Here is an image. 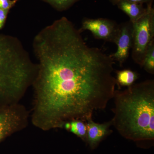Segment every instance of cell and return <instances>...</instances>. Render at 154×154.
I'll return each instance as SVG.
<instances>
[{"instance_id": "obj_11", "label": "cell", "mask_w": 154, "mask_h": 154, "mask_svg": "<svg viewBox=\"0 0 154 154\" xmlns=\"http://www.w3.org/2000/svg\"><path fill=\"white\" fill-rule=\"evenodd\" d=\"M62 127L86 141L87 126L85 122L81 119H73L65 122Z\"/></svg>"}, {"instance_id": "obj_3", "label": "cell", "mask_w": 154, "mask_h": 154, "mask_svg": "<svg viewBox=\"0 0 154 154\" xmlns=\"http://www.w3.org/2000/svg\"><path fill=\"white\" fill-rule=\"evenodd\" d=\"M36 66L19 38L0 33V104H11L25 92Z\"/></svg>"}, {"instance_id": "obj_6", "label": "cell", "mask_w": 154, "mask_h": 154, "mask_svg": "<svg viewBox=\"0 0 154 154\" xmlns=\"http://www.w3.org/2000/svg\"><path fill=\"white\" fill-rule=\"evenodd\" d=\"M113 43L116 44L117 50L110 56L120 66H122L128 58L132 47L133 25L130 21L119 24Z\"/></svg>"}, {"instance_id": "obj_17", "label": "cell", "mask_w": 154, "mask_h": 154, "mask_svg": "<svg viewBox=\"0 0 154 154\" xmlns=\"http://www.w3.org/2000/svg\"><path fill=\"white\" fill-rule=\"evenodd\" d=\"M110 1V2L112 3L113 5H116L117 3L119 1H120V0H109Z\"/></svg>"}, {"instance_id": "obj_15", "label": "cell", "mask_w": 154, "mask_h": 154, "mask_svg": "<svg viewBox=\"0 0 154 154\" xmlns=\"http://www.w3.org/2000/svg\"><path fill=\"white\" fill-rule=\"evenodd\" d=\"M10 11L0 9V31L5 27Z\"/></svg>"}, {"instance_id": "obj_12", "label": "cell", "mask_w": 154, "mask_h": 154, "mask_svg": "<svg viewBox=\"0 0 154 154\" xmlns=\"http://www.w3.org/2000/svg\"><path fill=\"white\" fill-rule=\"evenodd\" d=\"M59 12L66 11L80 0H41Z\"/></svg>"}, {"instance_id": "obj_16", "label": "cell", "mask_w": 154, "mask_h": 154, "mask_svg": "<svg viewBox=\"0 0 154 154\" xmlns=\"http://www.w3.org/2000/svg\"><path fill=\"white\" fill-rule=\"evenodd\" d=\"M127 1L143 5L144 4H146V5L152 4L153 2V0H127Z\"/></svg>"}, {"instance_id": "obj_13", "label": "cell", "mask_w": 154, "mask_h": 154, "mask_svg": "<svg viewBox=\"0 0 154 154\" xmlns=\"http://www.w3.org/2000/svg\"><path fill=\"white\" fill-rule=\"evenodd\" d=\"M143 67L147 72L154 74V42L151 45L146 52Z\"/></svg>"}, {"instance_id": "obj_14", "label": "cell", "mask_w": 154, "mask_h": 154, "mask_svg": "<svg viewBox=\"0 0 154 154\" xmlns=\"http://www.w3.org/2000/svg\"><path fill=\"white\" fill-rule=\"evenodd\" d=\"M19 0H0V9L10 11Z\"/></svg>"}, {"instance_id": "obj_9", "label": "cell", "mask_w": 154, "mask_h": 154, "mask_svg": "<svg viewBox=\"0 0 154 154\" xmlns=\"http://www.w3.org/2000/svg\"><path fill=\"white\" fill-rule=\"evenodd\" d=\"M118 8L129 17L132 23L139 19L146 11L147 8H144L143 5L132 2L127 0H120L116 4Z\"/></svg>"}, {"instance_id": "obj_8", "label": "cell", "mask_w": 154, "mask_h": 154, "mask_svg": "<svg viewBox=\"0 0 154 154\" xmlns=\"http://www.w3.org/2000/svg\"><path fill=\"white\" fill-rule=\"evenodd\" d=\"M85 122L87 126L86 141L91 149H94L111 133L110 128L112 125V122L110 120L105 123H99L91 118Z\"/></svg>"}, {"instance_id": "obj_7", "label": "cell", "mask_w": 154, "mask_h": 154, "mask_svg": "<svg viewBox=\"0 0 154 154\" xmlns=\"http://www.w3.org/2000/svg\"><path fill=\"white\" fill-rule=\"evenodd\" d=\"M20 116L12 105H0V141L17 130Z\"/></svg>"}, {"instance_id": "obj_2", "label": "cell", "mask_w": 154, "mask_h": 154, "mask_svg": "<svg viewBox=\"0 0 154 154\" xmlns=\"http://www.w3.org/2000/svg\"><path fill=\"white\" fill-rule=\"evenodd\" d=\"M112 125L123 137L137 142L154 140V81L116 90Z\"/></svg>"}, {"instance_id": "obj_10", "label": "cell", "mask_w": 154, "mask_h": 154, "mask_svg": "<svg viewBox=\"0 0 154 154\" xmlns=\"http://www.w3.org/2000/svg\"><path fill=\"white\" fill-rule=\"evenodd\" d=\"M116 73V85L119 88V90L121 87L128 88L132 86L139 78V75L136 72L130 69L118 70Z\"/></svg>"}, {"instance_id": "obj_4", "label": "cell", "mask_w": 154, "mask_h": 154, "mask_svg": "<svg viewBox=\"0 0 154 154\" xmlns=\"http://www.w3.org/2000/svg\"><path fill=\"white\" fill-rule=\"evenodd\" d=\"M152 5H147L145 13L132 23L131 57L134 61L141 67L146 52L154 42V9Z\"/></svg>"}, {"instance_id": "obj_1", "label": "cell", "mask_w": 154, "mask_h": 154, "mask_svg": "<svg viewBox=\"0 0 154 154\" xmlns=\"http://www.w3.org/2000/svg\"><path fill=\"white\" fill-rule=\"evenodd\" d=\"M73 23L62 17L42 28L33 48L38 63L33 121L48 129L67 122H86L113 99L116 85L114 61L88 46Z\"/></svg>"}, {"instance_id": "obj_5", "label": "cell", "mask_w": 154, "mask_h": 154, "mask_svg": "<svg viewBox=\"0 0 154 154\" xmlns=\"http://www.w3.org/2000/svg\"><path fill=\"white\" fill-rule=\"evenodd\" d=\"M118 27L116 22L106 18H85L79 30L81 32L88 30L96 39L113 43Z\"/></svg>"}]
</instances>
